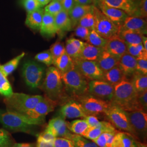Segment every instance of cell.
I'll return each instance as SVG.
<instances>
[{
    "label": "cell",
    "mask_w": 147,
    "mask_h": 147,
    "mask_svg": "<svg viewBox=\"0 0 147 147\" xmlns=\"http://www.w3.org/2000/svg\"><path fill=\"white\" fill-rule=\"evenodd\" d=\"M68 40L71 43H73L74 45H75L76 47L80 49L81 50L82 49L83 47H84V45L86 44V42H82L81 40L78 39H76V38H69Z\"/></svg>",
    "instance_id": "55"
},
{
    "label": "cell",
    "mask_w": 147,
    "mask_h": 147,
    "mask_svg": "<svg viewBox=\"0 0 147 147\" xmlns=\"http://www.w3.org/2000/svg\"><path fill=\"white\" fill-rule=\"evenodd\" d=\"M49 50L53 56V62L65 52L64 44L60 42H55L51 45Z\"/></svg>",
    "instance_id": "44"
},
{
    "label": "cell",
    "mask_w": 147,
    "mask_h": 147,
    "mask_svg": "<svg viewBox=\"0 0 147 147\" xmlns=\"http://www.w3.org/2000/svg\"><path fill=\"white\" fill-rule=\"evenodd\" d=\"M16 143L9 132L0 129V147H13Z\"/></svg>",
    "instance_id": "40"
},
{
    "label": "cell",
    "mask_w": 147,
    "mask_h": 147,
    "mask_svg": "<svg viewBox=\"0 0 147 147\" xmlns=\"http://www.w3.org/2000/svg\"><path fill=\"white\" fill-rule=\"evenodd\" d=\"M54 17L57 33L59 32L70 31L73 30L68 13L65 11L63 9Z\"/></svg>",
    "instance_id": "28"
},
{
    "label": "cell",
    "mask_w": 147,
    "mask_h": 147,
    "mask_svg": "<svg viewBox=\"0 0 147 147\" xmlns=\"http://www.w3.org/2000/svg\"><path fill=\"white\" fill-rule=\"evenodd\" d=\"M13 147H36V145L33 143H16Z\"/></svg>",
    "instance_id": "57"
},
{
    "label": "cell",
    "mask_w": 147,
    "mask_h": 147,
    "mask_svg": "<svg viewBox=\"0 0 147 147\" xmlns=\"http://www.w3.org/2000/svg\"><path fill=\"white\" fill-rule=\"evenodd\" d=\"M53 64L61 74L66 73L75 68L74 60L66 52L54 61Z\"/></svg>",
    "instance_id": "30"
},
{
    "label": "cell",
    "mask_w": 147,
    "mask_h": 147,
    "mask_svg": "<svg viewBox=\"0 0 147 147\" xmlns=\"http://www.w3.org/2000/svg\"><path fill=\"white\" fill-rule=\"evenodd\" d=\"M13 93L9 81L0 69V94L8 97L12 94Z\"/></svg>",
    "instance_id": "38"
},
{
    "label": "cell",
    "mask_w": 147,
    "mask_h": 147,
    "mask_svg": "<svg viewBox=\"0 0 147 147\" xmlns=\"http://www.w3.org/2000/svg\"><path fill=\"white\" fill-rule=\"evenodd\" d=\"M135 143H136L137 147H147V143H142V142L139 141L135 140Z\"/></svg>",
    "instance_id": "61"
},
{
    "label": "cell",
    "mask_w": 147,
    "mask_h": 147,
    "mask_svg": "<svg viewBox=\"0 0 147 147\" xmlns=\"http://www.w3.org/2000/svg\"><path fill=\"white\" fill-rule=\"evenodd\" d=\"M21 3L27 13H30L42 7L37 0H22Z\"/></svg>",
    "instance_id": "46"
},
{
    "label": "cell",
    "mask_w": 147,
    "mask_h": 147,
    "mask_svg": "<svg viewBox=\"0 0 147 147\" xmlns=\"http://www.w3.org/2000/svg\"><path fill=\"white\" fill-rule=\"evenodd\" d=\"M138 102L143 111L147 112V90L138 95Z\"/></svg>",
    "instance_id": "52"
},
{
    "label": "cell",
    "mask_w": 147,
    "mask_h": 147,
    "mask_svg": "<svg viewBox=\"0 0 147 147\" xmlns=\"http://www.w3.org/2000/svg\"><path fill=\"white\" fill-rule=\"evenodd\" d=\"M93 7V5H81L75 4L72 9L68 13L73 29L78 25L79 20L82 17L92 11Z\"/></svg>",
    "instance_id": "24"
},
{
    "label": "cell",
    "mask_w": 147,
    "mask_h": 147,
    "mask_svg": "<svg viewBox=\"0 0 147 147\" xmlns=\"http://www.w3.org/2000/svg\"><path fill=\"white\" fill-rule=\"evenodd\" d=\"M65 50L66 53L73 59L78 58L79 55L81 51L78 47H76L73 43L70 42L68 39L66 42Z\"/></svg>",
    "instance_id": "45"
},
{
    "label": "cell",
    "mask_w": 147,
    "mask_h": 147,
    "mask_svg": "<svg viewBox=\"0 0 147 147\" xmlns=\"http://www.w3.org/2000/svg\"><path fill=\"white\" fill-rule=\"evenodd\" d=\"M114 93V86L102 80L88 82V94L101 100L111 102Z\"/></svg>",
    "instance_id": "12"
},
{
    "label": "cell",
    "mask_w": 147,
    "mask_h": 147,
    "mask_svg": "<svg viewBox=\"0 0 147 147\" xmlns=\"http://www.w3.org/2000/svg\"><path fill=\"white\" fill-rule=\"evenodd\" d=\"M97 7L110 20L119 27V28L121 27L125 19L128 16L125 11L107 5L102 1L99 3Z\"/></svg>",
    "instance_id": "16"
},
{
    "label": "cell",
    "mask_w": 147,
    "mask_h": 147,
    "mask_svg": "<svg viewBox=\"0 0 147 147\" xmlns=\"http://www.w3.org/2000/svg\"><path fill=\"white\" fill-rule=\"evenodd\" d=\"M92 12L95 21L94 30L99 34L107 40L118 36L119 27L104 14L97 7L93 5Z\"/></svg>",
    "instance_id": "6"
},
{
    "label": "cell",
    "mask_w": 147,
    "mask_h": 147,
    "mask_svg": "<svg viewBox=\"0 0 147 147\" xmlns=\"http://www.w3.org/2000/svg\"><path fill=\"white\" fill-rule=\"evenodd\" d=\"M91 1L92 2V4L96 7H97V5L100 2V0H91Z\"/></svg>",
    "instance_id": "62"
},
{
    "label": "cell",
    "mask_w": 147,
    "mask_h": 147,
    "mask_svg": "<svg viewBox=\"0 0 147 147\" xmlns=\"http://www.w3.org/2000/svg\"><path fill=\"white\" fill-rule=\"evenodd\" d=\"M95 21L92 11L87 13L79 20L78 25L84 27L89 30H94Z\"/></svg>",
    "instance_id": "39"
},
{
    "label": "cell",
    "mask_w": 147,
    "mask_h": 147,
    "mask_svg": "<svg viewBox=\"0 0 147 147\" xmlns=\"http://www.w3.org/2000/svg\"><path fill=\"white\" fill-rule=\"evenodd\" d=\"M137 147V146H136V143H135V145H134V146H133V147Z\"/></svg>",
    "instance_id": "63"
},
{
    "label": "cell",
    "mask_w": 147,
    "mask_h": 147,
    "mask_svg": "<svg viewBox=\"0 0 147 147\" xmlns=\"http://www.w3.org/2000/svg\"><path fill=\"white\" fill-rule=\"evenodd\" d=\"M36 147H53V143L44 142L40 140H37Z\"/></svg>",
    "instance_id": "56"
},
{
    "label": "cell",
    "mask_w": 147,
    "mask_h": 147,
    "mask_svg": "<svg viewBox=\"0 0 147 147\" xmlns=\"http://www.w3.org/2000/svg\"><path fill=\"white\" fill-rule=\"evenodd\" d=\"M67 126L71 133L82 136L89 127L84 118L74 120L71 122L67 121Z\"/></svg>",
    "instance_id": "33"
},
{
    "label": "cell",
    "mask_w": 147,
    "mask_h": 147,
    "mask_svg": "<svg viewBox=\"0 0 147 147\" xmlns=\"http://www.w3.org/2000/svg\"><path fill=\"white\" fill-rule=\"evenodd\" d=\"M136 71L147 75V55L136 58Z\"/></svg>",
    "instance_id": "48"
},
{
    "label": "cell",
    "mask_w": 147,
    "mask_h": 147,
    "mask_svg": "<svg viewBox=\"0 0 147 147\" xmlns=\"http://www.w3.org/2000/svg\"><path fill=\"white\" fill-rule=\"evenodd\" d=\"M120 30H131L145 36L147 34V20L146 19L128 16L119 28Z\"/></svg>",
    "instance_id": "18"
},
{
    "label": "cell",
    "mask_w": 147,
    "mask_h": 147,
    "mask_svg": "<svg viewBox=\"0 0 147 147\" xmlns=\"http://www.w3.org/2000/svg\"><path fill=\"white\" fill-rule=\"evenodd\" d=\"M89 115L96 116L104 113L111 105V102L101 100L87 94L76 98Z\"/></svg>",
    "instance_id": "11"
},
{
    "label": "cell",
    "mask_w": 147,
    "mask_h": 147,
    "mask_svg": "<svg viewBox=\"0 0 147 147\" xmlns=\"http://www.w3.org/2000/svg\"><path fill=\"white\" fill-rule=\"evenodd\" d=\"M42 7L48 5L52 0H37Z\"/></svg>",
    "instance_id": "59"
},
{
    "label": "cell",
    "mask_w": 147,
    "mask_h": 147,
    "mask_svg": "<svg viewBox=\"0 0 147 147\" xmlns=\"http://www.w3.org/2000/svg\"><path fill=\"white\" fill-rule=\"evenodd\" d=\"M22 76L27 85L31 88L40 86L44 74V68L33 61H27L24 64Z\"/></svg>",
    "instance_id": "7"
},
{
    "label": "cell",
    "mask_w": 147,
    "mask_h": 147,
    "mask_svg": "<svg viewBox=\"0 0 147 147\" xmlns=\"http://www.w3.org/2000/svg\"><path fill=\"white\" fill-rule=\"evenodd\" d=\"M69 139L73 141L75 147H99L93 141L73 133Z\"/></svg>",
    "instance_id": "37"
},
{
    "label": "cell",
    "mask_w": 147,
    "mask_h": 147,
    "mask_svg": "<svg viewBox=\"0 0 147 147\" xmlns=\"http://www.w3.org/2000/svg\"><path fill=\"white\" fill-rule=\"evenodd\" d=\"M135 139L144 141L147 138V113L143 110L126 112Z\"/></svg>",
    "instance_id": "8"
},
{
    "label": "cell",
    "mask_w": 147,
    "mask_h": 147,
    "mask_svg": "<svg viewBox=\"0 0 147 147\" xmlns=\"http://www.w3.org/2000/svg\"><path fill=\"white\" fill-rule=\"evenodd\" d=\"M86 42L96 47L104 49L107 42V39L101 37L95 30H90Z\"/></svg>",
    "instance_id": "36"
},
{
    "label": "cell",
    "mask_w": 147,
    "mask_h": 147,
    "mask_svg": "<svg viewBox=\"0 0 147 147\" xmlns=\"http://www.w3.org/2000/svg\"><path fill=\"white\" fill-rule=\"evenodd\" d=\"M130 80L134 88L137 93L140 94L147 90V75L135 71Z\"/></svg>",
    "instance_id": "32"
},
{
    "label": "cell",
    "mask_w": 147,
    "mask_h": 147,
    "mask_svg": "<svg viewBox=\"0 0 147 147\" xmlns=\"http://www.w3.org/2000/svg\"><path fill=\"white\" fill-rule=\"evenodd\" d=\"M142 44L144 49L147 51V38L145 36L143 37Z\"/></svg>",
    "instance_id": "60"
},
{
    "label": "cell",
    "mask_w": 147,
    "mask_h": 147,
    "mask_svg": "<svg viewBox=\"0 0 147 147\" xmlns=\"http://www.w3.org/2000/svg\"><path fill=\"white\" fill-rule=\"evenodd\" d=\"M46 129L51 132L56 137L69 139L72 134L67 126V121L60 116L54 117L49 121Z\"/></svg>",
    "instance_id": "15"
},
{
    "label": "cell",
    "mask_w": 147,
    "mask_h": 147,
    "mask_svg": "<svg viewBox=\"0 0 147 147\" xmlns=\"http://www.w3.org/2000/svg\"><path fill=\"white\" fill-rule=\"evenodd\" d=\"M0 123L9 131L27 134H33L35 126L42 124L24 115L7 110H0Z\"/></svg>",
    "instance_id": "2"
},
{
    "label": "cell",
    "mask_w": 147,
    "mask_h": 147,
    "mask_svg": "<svg viewBox=\"0 0 147 147\" xmlns=\"http://www.w3.org/2000/svg\"><path fill=\"white\" fill-rule=\"evenodd\" d=\"M66 90L76 98L88 94V81L75 68L61 74Z\"/></svg>",
    "instance_id": "5"
},
{
    "label": "cell",
    "mask_w": 147,
    "mask_h": 147,
    "mask_svg": "<svg viewBox=\"0 0 147 147\" xmlns=\"http://www.w3.org/2000/svg\"><path fill=\"white\" fill-rule=\"evenodd\" d=\"M89 115L78 101L71 100L63 105L59 110V116L64 119L83 118Z\"/></svg>",
    "instance_id": "14"
},
{
    "label": "cell",
    "mask_w": 147,
    "mask_h": 147,
    "mask_svg": "<svg viewBox=\"0 0 147 147\" xmlns=\"http://www.w3.org/2000/svg\"><path fill=\"white\" fill-rule=\"evenodd\" d=\"M74 31V34L75 36L86 41L87 40L90 31L89 29L80 25H77L75 27Z\"/></svg>",
    "instance_id": "49"
},
{
    "label": "cell",
    "mask_w": 147,
    "mask_h": 147,
    "mask_svg": "<svg viewBox=\"0 0 147 147\" xmlns=\"http://www.w3.org/2000/svg\"><path fill=\"white\" fill-rule=\"evenodd\" d=\"M75 68L88 80H102L104 73L95 61H86L78 58L73 59Z\"/></svg>",
    "instance_id": "13"
},
{
    "label": "cell",
    "mask_w": 147,
    "mask_h": 147,
    "mask_svg": "<svg viewBox=\"0 0 147 147\" xmlns=\"http://www.w3.org/2000/svg\"><path fill=\"white\" fill-rule=\"evenodd\" d=\"M57 104V101L49 98L45 95L33 109L27 112L24 115L32 120L43 124L45 117L54 111Z\"/></svg>",
    "instance_id": "10"
},
{
    "label": "cell",
    "mask_w": 147,
    "mask_h": 147,
    "mask_svg": "<svg viewBox=\"0 0 147 147\" xmlns=\"http://www.w3.org/2000/svg\"><path fill=\"white\" fill-rule=\"evenodd\" d=\"M119 58L104 50L95 62L104 73L117 65Z\"/></svg>",
    "instance_id": "19"
},
{
    "label": "cell",
    "mask_w": 147,
    "mask_h": 147,
    "mask_svg": "<svg viewBox=\"0 0 147 147\" xmlns=\"http://www.w3.org/2000/svg\"><path fill=\"white\" fill-rule=\"evenodd\" d=\"M39 30L42 36L47 37H53L57 33L54 16L44 12Z\"/></svg>",
    "instance_id": "23"
},
{
    "label": "cell",
    "mask_w": 147,
    "mask_h": 147,
    "mask_svg": "<svg viewBox=\"0 0 147 147\" xmlns=\"http://www.w3.org/2000/svg\"><path fill=\"white\" fill-rule=\"evenodd\" d=\"M44 12L55 16L63 10V7L61 2L57 0H52L44 8Z\"/></svg>",
    "instance_id": "42"
},
{
    "label": "cell",
    "mask_w": 147,
    "mask_h": 147,
    "mask_svg": "<svg viewBox=\"0 0 147 147\" xmlns=\"http://www.w3.org/2000/svg\"><path fill=\"white\" fill-rule=\"evenodd\" d=\"M135 140L130 134L118 131L115 135L112 147H132L135 144Z\"/></svg>",
    "instance_id": "26"
},
{
    "label": "cell",
    "mask_w": 147,
    "mask_h": 147,
    "mask_svg": "<svg viewBox=\"0 0 147 147\" xmlns=\"http://www.w3.org/2000/svg\"><path fill=\"white\" fill-rule=\"evenodd\" d=\"M104 114L112 125L120 130L130 134L134 137L133 131L126 111L112 104Z\"/></svg>",
    "instance_id": "9"
},
{
    "label": "cell",
    "mask_w": 147,
    "mask_h": 147,
    "mask_svg": "<svg viewBox=\"0 0 147 147\" xmlns=\"http://www.w3.org/2000/svg\"><path fill=\"white\" fill-rule=\"evenodd\" d=\"M63 9L68 13L72 9L76 3L75 0H62L61 2Z\"/></svg>",
    "instance_id": "54"
},
{
    "label": "cell",
    "mask_w": 147,
    "mask_h": 147,
    "mask_svg": "<svg viewBox=\"0 0 147 147\" xmlns=\"http://www.w3.org/2000/svg\"><path fill=\"white\" fill-rule=\"evenodd\" d=\"M138 95L130 79L126 78L114 86L111 103L126 112L142 110L138 102Z\"/></svg>",
    "instance_id": "1"
},
{
    "label": "cell",
    "mask_w": 147,
    "mask_h": 147,
    "mask_svg": "<svg viewBox=\"0 0 147 147\" xmlns=\"http://www.w3.org/2000/svg\"><path fill=\"white\" fill-rule=\"evenodd\" d=\"M87 121L89 127H98L100 126L101 121L94 115H88L84 118Z\"/></svg>",
    "instance_id": "53"
},
{
    "label": "cell",
    "mask_w": 147,
    "mask_h": 147,
    "mask_svg": "<svg viewBox=\"0 0 147 147\" xmlns=\"http://www.w3.org/2000/svg\"><path fill=\"white\" fill-rule=\"evenodd\" d=\"M25 53H22L21 54L12 59L8 62L3 65H0V69L6 77L16 70L21 59L25 56Z\"/></svg>",
    "instance_id": "34"
},
{
    "label": "cell",
    "mask_w": 147,
    "mask_h": 147,
    "mask_svg": "<svg viewBox=\"0 0 147 147\" xmlns=\"http://www.w3.org/2000/svg\"><path fill=\"white\" fill-rule=\"evenodd\" d=\"M104 50L115 56L121 57L127 53V45L117 36L107 40Z\"/></svg>",
    "instance_id": "20"
},
{
    "label": "cell",
    "mask_w": 147,
    "mask_h": 147,
    "mask_svg": "<svg viewBox=\"0 0 147 147\" xmlns=\"http://www.w3.org/2000/svg\"><path fill=\"white\" fill-rule=\"evenodd\" d=\"M126 78L127 77L117 65L104 73L102 80L114 86Z\"/></svg>",
    "instance_id": "29"
},
{
    "label": "cell",
    "mask_w": 147,
    "mask_h": 147,
    "mask_svg": "<svg viewBox=\"0 0 147 147\" xmlns=\"http://www.w3.org/2000/svg\"><path fill=\"white\" fill-rule=\"evenodd\" d=\"M45 92V95L58 102L63 95V82L61 73L55 67H49L42 85L39 87Z\"/></svg>",
    "instance_id": "4"
},
{
    "label": "cell",
    "mask_w": 147,
    "mask_h": 147,
    "mask_svg": "<svg viewBox=\"0 0 147 147\" xmlns=\"http://www.w3.org/2000/svg\"><path fill=\"white\" fill-rule=\"evenodd\" d=\"M56 138V137L53 135L51 132L45 129L44 131L42 132L38 135L37 140H40L44 142L53 144Z\"/></svg>",
    "instance_id": "50"
},
{
    "label": "cell",
    "mask_w": 147,
    "mask_h": 147,
    "mask_svg": "<svg viewBox=\"0 0 147 147\" xmlns=\"http://www.w3.org/2000/svg\"><path fill=\"white\" fill-rule=\"evenodd\" d=\"M53 144V147H75L71 140L63 137H56Z\"/></svg>",
    "instance_id": "51"
},
{
    "label": "cell",
    "mask_w": 147,
    "mask_h": 147,
    "mask_svg": "<svg viewBox=\"0 0 147 147\" xmlns=\"http://www.w3.org/2000/svg\"><path fill=\"white\" fill-rule=\"evenodd\" d=\"M44 10L40 8L36 11L27 13L25 24L27 26L34 30H39L42 23Z\"/></svg>",
    "instance_id": "27"
},
{
    "label": "cell",
    "mask_w": 147,
    "mask_h": 147,
    "mask_svg": "<svg viewBox=\"0 0 147 147\" xmlns=\"http://www.w3.org/2000/svg\"><path fill=\"white\" fill-rule=\"evenodd\" d=\"M134 16L146 19L147 16V0H140Z\"/></svg>",
    "instance_id": "47"
},
{
    "label": "cell",
    "mask_w": 147,
    "mask_h": 147,
    "mask_svg": "<svg viewBox=\"0 0 147 147\" xmlns=\"http://www.w3.org/2000/svg\"><path fill=\"white\" fill-rule=\"evenodd\" d=\"M34 58L38 62L45 64L47 67H50L53 64V56L50 50H46L38 53L36 55Z\"/></svg>",
    "instance_id": "43"
},
{
    "label": "cell",
    "mask_w": 147,
    "mask_h": 147,
    "mask_svg": "<svg viewBox=\"0 0 147 147\" xmlns=\"http://www.w3.org/2000/svg\"><path fill=\"white\" fill-rule=\"evenodd\" d=\"M127 53L136 58L147 55V51L144 49L142 44L127 45Z\"/></svg>",
    "instance_id": "41"
},
{
    "label": "cell",
    "mask_w": 147,
    "mask_h": 147,
    "mask_svg": "<svg viewBox=\"0 0 147 147\" xmlns=\"http://www.w3.org/2000/svg\"><path fill=\"white\" fill-rule=\"evenodd\" d=\"M104 50V49L103 48L96 47L86 42L84 47L82 48L80 52L78 59L96 61Z\"/></svg>",
    "instance_id": "25"
},
{
    "label": "cell",
    "mask_w": 147,
    "mask_h": 147,
    "mask_svg": "<svg viewBox=\"0 0 147 147\" xmlns=\"http://www.w3.org/2000/svg\"><path fill=\"white\" fill-rule=\"evenodd\" d=\"M76 4L81 5H93L91 0H75Z\"/></svg>",
    "instance_id": "58"
},
{
    "label": "cell",
    "mask_w": 147,
    "mask_h": 147,
    "mask_svg": "<svg viewBox=\"0 0 147 147\" xmlns=\"http://www.w3.org/2000/svg\"><path fill=\"white\" fill-rule=\"evenodd\" d=\"M42 96L31 95L24 93H13L9 96L5 97L3 100L7 110L24 115L32 110L42 100Z\"/></svg>",
    "instance_id": "3"
},
{
    "label": "cell",
    "mask_w": 147,
    "mask_h": 147,
    "mask_svg": "<svg viewBox=\"0 0 147 147\" xmlns=\"http://www.w3.org/2000/svg\"><path fill=\"white\" fill-rule=\"evenodd\" d=\"M116 131L117 130H116L115 126L112 125L110 123L102 121L100 126L98 127H89L83 136L93 141L104 132Z\"/></svg>",
    "instance_id": "22"
},
{
    "label": "cell",
    "mask_w": 147,
    "mask_h": 147,
    "mask_svg": "<svg viewBox=\"0 0 147 147\" xmlns=\"http://www.w3.org/2000/svg\"><path fill=\"white\" fill-rule=\"evenodd\" d=\"M118 36L126 43V45L142 44V39L144 35L138 32L131 30H120Z\"/></svg>",
    "instance_id": "31"
},
{
    "label": "cell",
    "mask_w": 147,
    "mask_h": 147,
    "mask_svg": "<svg viewBox=\"0 0 147 147\" xmlns=\"http://www.w3.org/2000/svg\"><path fill=\"white\" fill-rule=\"evenodd\" d=\"M117 131L105 132L93 141L99 147H112L115 135Z\"/></svg>",
    "instance_id": "35"
},
{
    "label": "cell",
    "mask_w": 147,
    "mask_h": 147,
    "mask_svg": "<svg viewBox=\"0 0 147 147\" xmlns=\"http://www.w3.org/2000/svg\"><path fill=\"white\" fill-rule=\"evenodd\" d=\"M57 1H59V2H61L62 0H57Z\"/></svg>",
    "instance_id": "64"
},
{
    "label": "cell",
    "mask_w": 147,
    "mask_h": 147,
    "mask_svg": "<svg viewBox=\"0 0 147 147\" xmlns=\"http://www.w3.org/2000/svg\"><path fill=\"white\" fill-rule=\"evenodd\" d=\"M136 58L126 53L120 57L118 65L127 77L132 76L136 71Z\"/></svg>",
    "instance_id": "21"
},
{
    "label": "cell",
    "mask_w": 147,
    "mask_h": 147,
    "mask_svg": "<svg viewBox=\"0 0 147 147\" xmlns=\"http://www.w3.org/2000/svg\"><path fill=\"white\" fill-rule=\"evenodd\" d=\"M107 5L121 9L128 16H134L140 0H100Z\"/></svg>",
    "instance_id": "17"
}]
</instances>
